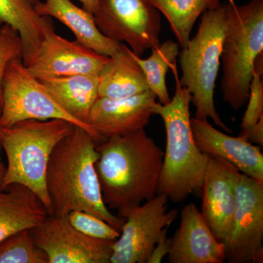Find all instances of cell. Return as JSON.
Returning a JSON list of instances; mask_svg holds the SVG:
<instances>
[{
    "mask_svg": "<svg viewBox=\"0 0 263 263\" xmlns=\"http://www.w3.org/2000/svg\"><path fill=\"white\" fill-rule=\"evenodd\" d=\"M249 104L242 118L241 129L250 127L263 117L262 59L259 57L254 62L253 78L251 82Z\"/></svg>",
    "mask_w": 263,
    "mask_h": 263,
    "instance_id": "cell-27",
    "label": "cell"
},
{
    "mask_svg": "<svg viewBox=\"0 0 263 263\" xmlns=\"http://www.w3.org/2000/svg\"><path fill=\"white\" fill-rule=\"evenodd\" d=\"M108 57L99 54L77 41H71L48 29L27 70L36 79L75 75H100Z\"/></svg>",
    "mask_w": 263,
    "mask_h": 263,
    "instance_id": "cell-12",
    "label": "cell"
},
{
    "mask_svg": "<svg viewBox=\"0 0 263 263\" xmlns=\"http://www.w3.org/2000/svg\"><path fill=\"white\" fill-rule=\"evenodd\" d=\"M226 29V4L202 13L197 34L179 53L182 76L179 81L191 95L195 118L200 120L212 119L216 126L231 133L232 129L221 121L214 104Z\"/></svg>",
    "mask_w": 263,
    "mask_h": 263,
    "instance_id": "cell-6",
    "label": "cell"
},
{
    "mask_svg": "<svg viewBox=\"0 0 263 263\" xmlns=\"http://www.w3.org/2000/svg\"><path fill=\"white\" fill-rule=\"evenodd\" d=\"M48 216L41 199L24 185L0 190V242L21 230L32 229Z\"/></svg>",
    "mask_w": 263,
    "mask_h": 263,
    "instance_id": "cell-18",
    "label": "cell"
},
{
    "mask_svg": "<svg viewBox=\"0 0 263 263\" xmlns=\"http://www.w3.org/2000/svg\"><path fill=\"white\" fill-rule=\"evenodd\" d=\"M191 127L195 143L204 154L219 157L241 174L263 182V155L259 147L243 137L218 130L208 120L193 118Z\"/></svg>",
    "mask_w": 263,
    "mask_h": 263,
    "instance_id": "cell-16",
    "label": "cell"
},
{
    "mask_svg": "<svg viewBox=\"0 0 263 263\" xmlns=\"http://www.w3.org/2000/svg\"><path fill=\"white\" fill-rule=\"evenodd\" d=\"M71 226L83 234L97 239L117 240L120 232L106 221L89 213L72 211L67 216Z\"/></svg>",
    "mask_w": 263,
    "mask_h": 263,
    "instance_id": "cell-25",
    "label": "cell"
},
{
    "mask_svg": "<svg viewBox=\"0 0 263 263\" xmlns=\"http://www.w3.org/2000/svg\"><path fill=\"white\" fill-rule=\"evenodd\" d=\"M207 156L200 213L216 239L224 243L233 224L236 206V185L240 172L219 157Z\"/></svg>",
    "mask_w": 263,
    "mask_h": 263,
    "instance_id": "cell-13",
    "label": "cell"
},
{
    "mask_svg": "<svg viewBox=\"0 0 263 263\" xmlns=\"http://www.w3.org/2000/svg\"><path fill=\"white\" fill-rule=\"evenodd\" d=\"M95 163L102 196L118 215L158 194L164 152L144 129L98 143Z\"/></svg>",
    "mask_w": 263,
    "mask_h": 263,
    "instance_id": "cell-1",
    "label": "cell"
},
{
    "mask_svg": "<svg viewBox=\"0 0 263 263\" xmlns=\"http://www.w3.org/2000/svg\"><path fill=\"white\" fill-rule=\"evenodd\" d=\"M177 84L174 98L165 105L156 103L154 114L162 119L166 132V148L159 181L158 194L174 202L189 195L201 193L208 156L194 139L190 119L191 95Z\"/></svg>",
    "mask_w": 263,
    "mask_h": 263,
    "instance_id": "cell-3",
    "label": "cell"
},
{
    "mask_svg": "<svg viewBox=\"0 0 263 263\" xmlns=\"http://www.w3.org/2000/svg\"><path fill=\"white\" fill-rule=\"evenodd\" d=\"M0 19L20 34L23 43L22 61L27 67L36 56L45 32L53 28L51 18L38 15L29 0H0Z\"/></svg>",
    "mask_w": 263,
    "mask_h": 263,
    "instance_id": "cell-21",
    "label": "cell"
},
{
    "mask_svg": "<svg viewBox=\"0 0 263 263\" xmlns=\"http://www.w3.org/2000/svg\"><path fill=\"white\" fill-rule=\"evenodd\" d=\"M156 99L150 89L127 98L100 97L90 111L87 124L105 139L141 130L154 115Z\"/></svg>",
    "mask_w": 263,
    "mask_h": 263,
    "instance_id": "cell-14",
    "label": "cell"
},
{
    "mask_svg": "<svg viewBox=\"0 0 263 263\" xmlns=\"http://www.w3.org/2000/svg\"><path fill=\"white\" fill-rule=\"evenodd\" d=\"M29 1L30 2V3L34 6V5L37 4V3H39V2L42 1V0H29Z\"/></svg>",
    "mask_w": 263,
    "mask_h": 263,
    "instance_id": "cell-32",
    "label": "cell"
},
{
    "mask_svg": "<svg viewBox=\"0 0 263 263\" xmlns=\"http://www.w3.org/2000/svg\"><path fill=\"white\" fill-rule=\"evenodd\" d=\"M38 80L67 113L100 136L87 124L90 111L100 98L99 76L75 75Z\"/></svg>",
    "mask_w": 263,
    "mask_h": 263,
    "instance_id": "cell-19",
    "label": "cell"
},
{
    "mask_svg": "<svg viewBox=\"0 0 263 263\" xmlns=\"http://www.w3.org/2000/svg\"><path fill=\"white\" fill-rule=\"evenodd\" d=\"M29 119H62L84 128L98 143L105 140L67 113L52 98L44 85L31 75L22 59H15L7 65L3 78L0 126L10 127Z\"/></svg>",
    "mask_w": 263,
    "mask_h": 263,
    "instance_id": "cell-7",
    "label": "cell"
},
{
    "mask_svg": "<svg viewBox=\"0 0 263 263\" xmlns=\"http://www.w3.org/2000/svg\"><path fill=\"white\" fill-rule=\"evenodd\" d=\"M171 263H223L224 243L219 242L194 203L183 208L181 224L173 238L167 254Z\"/></svg>",
    "mask_w": 263,
    "mask_h": 263,
    "instance_id": "cell-15",
    "label": "cell"
},
{
    "mask_svg": "<svg viewBox=\"0 0 263 263\" xmlns=\"http://www.w3.org/2000/svg\"><path fill=\"white\" fill-rule=\"evenodd\" d=\"M23 43L14 28L0 19V114L3 104V81L7 65L11 60L23 58Z\"/></svg>",
    "mask_w": 263,
    "mask_h": 263,
    "instance_id": "cell-26",
    "label": "cell"
},
{
    "mask_svg": "<svg viewBox=\"0 0 263 263\" xmlns=\"http://www.w3.org/2000/svg\"><path fill=\"white\" fill-rule=\"evenodd\" d=\"M6 174V166L3 163V161L0 159V190L3 189V182Z\"/></svg>",
    "mask_w": 263,
    "mask_h": 263,
    "instance_id": "cell-31",
    "label": "cell"
},
{
    "mask_svg": "<svg viewBox=\"0 0 263 263\" xmlns=\"http://www.w3.org/2000/svg\"><path fill=\"white\" fill-rule=\"evenodd\" d=\"M0 263H48V259L26 229L0 242Z\"/></svg>",
    "mask_w": 263,
    "mask_h": 263,
    "instance_id": "cell-24",
    "label": "cell"
},
{
    "mask_svg": "<svg viewBox=\"0 0 263 263\" xmlns=\"http://www.w3.org/2000/svg\"><path fill=\"white\" fill-rule=\"evenodd\" d=\"M229 3H232V4H233L234 3V0H229Z\"/></svg>",
    "mask_w": 263,
    "mask_h": 263,
    "instance_id": "cell-33",
    "label": "cell"
},
{
    "mask_svg": "<svg viewBox=\"0 0 263 263\" xmlns=\"http://www.w3.org/2000/svg\"><path fill=\"white\" fill-rule=\"evenodd\" d=\"M48 263H110L116 240L97 239L71 226L67 216L48 215L30 229Z\"/></svg>",
    "mask_w": 263,
    "mask_h": 263,
    "instance_id": "cell-11",
    "label": "cell"
},
{
    "mask_svg": "<svg viewBox=\"0 0 263 263\" xmlns=\"http://www.w3.org/2000/svg\"><path fill=\"white\" fill-rule=\"evenodd\" d=\"M93 15L105 37L127 43L136 56L160 46V12L148 0H99Z\"/></svg>",
    "mask_w": 263,
    "mask_h": 263,
    "instance_id": "cell-8",
    "label": "cell"
},
{
    "mask_svg": "<svg viewBox=\"0 0 263 263\" xmlns=\"http://www.w3.org/2000/svg\"><path fill=\"white\" fill-rule=\"evenodd\" d=\"M168 198L157 194L139 206L119 214L124 223L114 242L111 263H147L164 230L176 218L177 209L168 211Z\"/></svg>",
    "mask_w": 263,
    "mask_h": 263,
    "instance_id": "cell-9",
    "label": "cell"
},
{
    "mask_svg": "<svg viewBox=\"0 0 263 263\" xmlns=\"http://www.w3.org/2000/svg\"><path fill=\"white\" fill-rule=\"evenodd\" d=\"M167 230H164L159 241L154 247L147 263H160L163 260L164 257L169 253L171 248V238H167Z\"/></svg>",
    "mask_w": 263,
    "mask_h": 263,
    "instance_id": "cell-28",
    "label": "cell"
},
{
    "mask_svg": "<svg viewBox=\"0 0 263 263\" xmlns=\"http://www.w3.org/2000/svg\"><path fill=\"white\" fill-rule=\"evenodd\" d=\"M227 29L221 61L223 100L233 110L248 102L254 62L263 55V0L226 4Z\"/></svg>",
    "mask_w": 263,
    "mask_h": 263,
    "instance_id": "cell-5",
    "label": "cell"
},
{
    "mask_svg": "<svg viewBox=\"0 0 263 263\" xmlns=\"http://www.w3.org/2000/svg\"><path fill=\"white\" fill-rule=\"evenodd\" d=\"M168 21L180 47L190 40L195 22L207 10L216 9L220 0H148Z\"/></svg>",
    "mask_w": 263,
    "mask_h": 263,
    "instance_id": "cell-22",
    "label": "cell"
},
{
    "mask_svg": "<svg viewBox=\"0 0 263 263\" xmlns=\"http://www.w3.org/2000/svg\"><path fill=\"white\" fill-rule=\"evenodd\" d=\"M239 136L243 137L246 140L252 143H257L259 146H263V117L259 119L258 122L250 127L246 128L240 131Z\"/></svg>",
    "mask_w": 263,
    "mask_h": 263,
    "instance_id": "cell-29",
    "label": "cell"
},
{
    "mask_svg": "<svg viewBox=\"0 0 263 263\" xmlns=\"http://www.w3.org/2000/svg\"><path fill=\"white\" fill-rule=\"evenodd\" d=\"M224 245L228 262H262L263 182L241 173L233 224Z\"/></svg>",
    "mask_w": 263,
    "mask_h": 263,
    "instance_id": "cell-10",
    "label": "cell"
},
{
    "mask_svg": "<svg viewBox=\"0 0 263 263\" xmlns=\"http://www.w3.org/2000/svg\"><path fill=\"white\" fill-rule=\"evenodd\" d=\"M34 9L41 16L54 18L65 24L73 33L76 41L99 54L113 57L125 46L105 37L97 27L92 13L70 0H44L34 5Z\"/></svg>",
    "mask_w": 263,
    "mask_h": 263,
    "instance_id": "cell-17",
    "label": "cell"
},
{
    "mask_svg": "<svg viewBox=\"0 0 263 263\" xmlns=\"http://www.w3.org/2000/svg\"><path fill=\"white\" fill-rule=\"evenodd\" d=\"M179 53V43L169 40L152 48V54L148 58L136 57L137 62L144 72L149 89L158 98L159 103L162 105L168 103L171 100L166 85V75L171 68L175 76H177L176 60Z\"/></svg>",
    "mask_w": 263,
    "mask_h": 263,
    "instance_id": "cell-23",
    "label": "cell"
},
{
    "mask_svg": "<svg viewBox=\"0 0 263 263\" xmlns=\"http://www.w3.org/2000/svg\"><path fill=\"white\" fill-rule=\"evenodd\" d=\"M136 57L124 46L117 55L109 57L99 75V96L127 98L149 89L144 72Z\"/></svg>",
    "mask_w": 263,
    "mask_h": 263,
    "instance_id": "cell-20",
    "label": "cell"
},
{
    "mask_svg": "<svg viewBox=\"0 0 263 263\" xmlns=\"http://www.w3.org/2000/svg\"><path fill=\"white\" fill-rule=\"evenodd\" d=\"M83 8L91 13H94L98 8L99 0H79Z\"/></svg>",
    "mask_w": 263,
    "mask_h": 263,
    "instance_id": "cell-30",
    "label": "cell"
},
{
    "mask_svg": "<svg viewBox=\"0 0 263 263\" xmlns=\"http://www.w3.org/2000/svg\"><path fill=\"white\" fill-rule=\"evenodd\" d=\"M74 127L62 119H29L10 127L0 126V146L8 160L2 190L13 183L24 185L41 199L48 215H53L46 182L48 161L55 147Z\"/></svg>",
    "mask_w": 263,
    "mask_h": 263,
    "instance_id": "cell-4",
    "label": "cell"
},
{
    "mask_svg": "<svg viewBox=\"0 0 263 263\" xmlns=\"http://www.w3.org/2000/svg\"><path fill=\"white\" fill-rule=\"evenodd\" d=\"M98 144L89 132L75 126L55 147L46 176L53 215L67 216L72 211H82L121 232L124 218L112 214L102 196L95 169Z\"/></svg>",
    "mask_w": 263,
    "mask_h": 263,
    "instance_id": "cell-2",
    "label": "cell"
}]
</instances>
